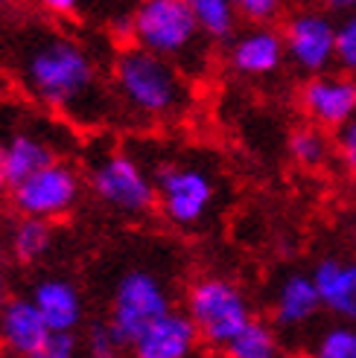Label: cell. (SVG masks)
Listing matches in <instances>:
<instances>
[{
	"label": "cell",
	"mask_w": 356,
	"mask_h": 358,
	"mask_svg": "<svg viewBox=\"0 0 356 358\" xmlns=\"http://www.w3.org/2000/svg\"><path fill=\"white\" fill-rule=\"evenodd\" d=\"M18 76L41 108L76 129H97L120 114L111 79L102 73L94 52L70 35L47 32L27 44Z\"/></svg>",
	"instance_id": "cell-1"
},
{
	"label": "cell",
	"mask_w": 356,
	"mask_h": 358,
	"mask_svg": "<svg viewBox=\"0 0 356 358\" xmlns=\"http://www.w3.org/2000/svg\"><path fill=\"white\" fill-rule=\"evenodd\" d=\"M109 79L117 111L140 125H167L190 111L187 73L175 62L137 44H123L114 52Z\"/></svg>",
	"instance_id": "cell-2"
},
{
	"label": "cell",
	"mask_w": 356,
	"mask_h": 358,
	"mask_svg": "<svg viewBox=\"0 0 356 358\" xmlns=\"http://www.w3.org/2000/svg\"><path fill=\"white\" fill-rule=\"evenodd\" d=\"M210 41L184 0H137L132 6V44L175 62L184 73L205 64Z\"/></svg>",
	"instance_id": "cell-3"
},
{
	"label": "cell",
	"mask_w": 356,
	"mask_h": 358,
	"mask_svg": "<svg viewBox=\"0 0 356 358\" xmlns=\"http://www.w3.org/2000/svg\"><path fill=\"white\" fill-rule=\"evenodd\" d=\"M88 184H91L94 199L117 216L140 219L158 207V192L149 166L137 155L123 152L117 146L91 155Z\"/></svg>",
	"instance_id": "cell-4"
},
{
	"label": "cell",
	"mask_w": 356,
	"mask_h": 358,
	"mask_svg": "<svg viewBox=\"0 0 356 358\" xmlns=\"http://www.w3.org/2000/svg\"><path fill=\"white\" fill-rule=\"evenodd\" d=\"M155 192H158V213L178 230L199 227L213 204H217V181L213 175L187 160H155L149 164Z\"/></svg>",
	"instance_id": "cell-5"
},
{
	"label": "cell",
	"mask_w": 356,
	"mask_h": 358,
	"mask_svg": "<svg viewBox=\"0 0 356 358\" xmlns=\"http://www.w3.org/2000/svg\"><path fill=\"white\" fill-rule=\"evenodd\" d=\"M172 306V292L167 280L146 265H132L126 268L111 285L109 292V315L105 320L135 344L155 320L170 315Z\"/></svg>",
	"instance_id": "cell-6"
},
{
	"label": "cell",
	"mask_w": 356,
	"mask_h": 358,
	"mask_svg": "<svg viewBox=\"0 0 356 358\" xmlns=\"http://www.w3.org/2000/svg\"><path fill=\"white\" fill-rule=\"evenodd\" d=\"M184 312L199 329L202 344L222 350L254 320L245 292L228 277H202L187 289Z\"/></svg>",
	"instance_id": "cell-7"
},
{
	"label": "cell",
	"mask_w": 356,
	"mask_h": 358,
	"mask_svg": "<svg viewBox=\"0 0 356 358\" xmlns=\"http://www.w3.org/2000/svg\"><path fill=\"white\" fill-rule=\"evenodd\" d=\"M79 195H82L79 169L59 157L56 164H50L35 175L24 178L21 184H15L9 189V201L21 216L59 222L79 204Z\"/></svg>",
	"instance_id": "cell-8"
},
{
	"label": "cell",
	"mask_w": 356,
	"mask_h": 358,
	"mask_svg": "<svg viewBox=\"0 0 356 358\" xmlns=\"http://www.w3.org/2000/svg\"><path fill=\"white\" fill-rule=\"evenodd\" d=\"M287 44V62L304 76L324 73L336 64V21L327 9H298L280 27Z\"/></svg>",
	"instance_id": "cell-9"
},
{
	"label": "cell",
	"mask_w": 356,
	"mask_h": 358,
	"mask_svg": "<svg viewBox=\"0 0 356 358\" xmlns=\"http://www.w3.org/2000/svg\"><path fill=\"white\" fill-rule=\"evenodd\" d=\"M298 108L307 122L336 134L356 117V76L345 70H324L307 76L298 87Z\"/></svg>",
	"instance_id": "cell-10"
},
{
	"label": "cell",
	"mask_w": 356,
	"mask_h": 358,
	"mask_svg": "<svg viewBox=\"0 0 356 358\" xmlns=\"http://www.w3.org/2000/svg\"><path fill=\"white\" fill-rule=\"evenodd\" d=\"M283 62H287L283 32L272 24H252L228 44V67L245 79L272 76L283 67Z\"/></svg>",
	"instance_id": "cell-11"
},
{
	"label": "cell",
	"mask_w": 356,
	"mask_h": 358,
	"mask_svg": "<svg viewBox=\"0 0 356 358\" xmlns=\"http://www.w3.org/2000/svg\"><path fill=\"white\" fill-rule=\"evenodd\" d=\"M53 329L32 297H12L0 312V347L15 358H32L39 352Z\"/></svg>",
	"instance_id": "cell-12"
},
{
	"label": "cell",
	"mask_w": 356,
	"mask_h": 358,
	"mask_svg": "<svg viewBox=\"0 0 356 358\" xmlns=\"http://www.w3.org/2000/svg\"><path fill=\"white\" fill-rule=\"evenodd\" d=\"M199 341V329L190 315L172 309L132 344V358H190Z\"/></svg>",
	"instance_id": "cell-13"
},
{
	"label": "cell",
	"mask_w": 356,
	"mask_h": 358,
	"mask_svg": "<svg viewBox=\"0 0 356 358\" xmlns=\"http://www.w3.org/2000/svg\"><path fill=\"white\" fill-rule=\"evenodd\" d=\"M53 332H76L85 320L82 292L64 277H44L29 294Z\"/></svg>",
	"instance_id": "cell-14"
},
{
	"label": "cell",
	"mask_w": 356,
	"mask_h": 358,
	"mask_svg": "<svg viewBox=\"0 0 356 358\" xmlns=\"http://www.w3.org/2000/svg\"><path fill=\"white\" fill-rule=\"evenodd\" d=\"M313 280L330 315L356 324V259L324 257L313 268Z\"/></svg>",
	"instance_id": "cell-15"
},
{
	"label": "cell",
	"mask_w": 356,
	"mask_h": 358,
	"mask_svg": "<svg viewBox=\"0 0 356 358\" xmlns=\"http://www.w3.org/2000/svg\"><path fill=\"white\" fill-rule=\"evenodd\" d=\"M322 309H324V303H322V294H318L313 274H287L278 282L275 300H272V317L278 327L298 329L310 324Z\"/></svg>",
	"instance_id": "cell-16"
},
{
	"label": "cell",
	"mask_w": 356,
	"mask_h": 358,
	"mask_svg": "<svg viewBox=\"0 0 356 358\" xmlns=\"http://www.w3.org/2000/svg\"><path fill=\"white\" fill-rule=\"evenodd\" d=\"M62 157L59 143L47 137L41 129H18L6 140V169H9V184H21L24 178L35 175L39 169L56 164Z\"/></svg>",
	"instance_id": "cell-17"
},
{
	"label": "cell",
	"mask_w": 356,
	"mask_h": 358,
	"mask_svg": "<svg viewBox=\"0 0 356 358\" xmlns=\"http://www.w3.org/2000/svg\"><path fill=\"white\" fill-rule=\"evenodd\" d=\"M287 149H289V157L301 169H322L336 155V140L322 125L304 122V125H298V129H292Z\"/></svg>",
	"instance_id": "cell-18"
},
{
	"label": "cell",
	"mask_w": 356,
	"mask_h": 358,
	"mask_svg": "<svg viewBox=\"0 0 356 358\" xmlns=\"http://www.w3.org/2000/svg\"><path fill=\"white\" fill-rule=\"evenodd\" d=\"M53 245V222L47 219H32V216H21L12 227V236H9V248H12V257L18 262H39Z\"/></svg>",
	"instance_id": "cell-19"
},
{
	"label": "cell",
	"mask_w": 356,
	"mask_h": 358,
	"mask_svg": "<svg viewBox=\"0 0 356 358\" xmlns=\"http://www.w3.org/2000/svg\"><path fill=\"white\" fill-rule=\"evenodd\" d=\"M225 358H283L278 332L263 324V320H252L242 332H237L231 341L222 347Z\"/></svg>",
	"instance_id": "cell-20"
},
{
	"label": "cell",
	"mask_w": 356,
	"mask_h": 358,
	"mask_svg": "<svg viewBox=\"0 0 356 358\" xmlns=\"http://www.w3.org/2000/svg\"><path fill=\"white\" fill-rule=\"evenodd\" d=\"M193 9L196 21H199L202 32L210 41H231L237 32L240 12L234 6V0H184Z\"/></svg>",
	"instance_id": "cell-21"
},
{
	"label": "cell",
	"mask_w": 356,
	"mask_h": 358,
	"mask_svg": "<svg viewBox=\"0 0 356 358\" xmlns=\"http://www.w3.org/2000/svg\"><path fill=\"white\" fill-rule=\"evenodd\" d=\"M82 352H85V358H132V344L109 320H97V324L88 327Z\"/></svg>",
	"instance_id": "cell-22"
},
{
	"label": "cell",
	"mask_w": 356,
	"mask_h": 358,
	"mask_svg": "<svg viewBox=\"0 0 356 358\" xmlns=\"http://www.w3.org/2000/svg\"><path fill=\"white\" fill-rule=\"evenodd\" d=\"M307 358H356V327L348 320L327 327L313 341Z\"/></svg>",
	"instance_id": "cell-23"
},
{
	"label": "cell",
	"mask_w": 356,
	"mask_h": 358,
	"mask_svg": "<svg viewBox=\"0 0 356 358\" xmlns=\"http://www.w3.org/2000/svg\"><path fill=\"white\" fill-rule=\"evenodd\" d=\"M336 64L356 76V9L345 12V17L336 24Z\"/></svg>",
	"instance_id": "cell-24"
},
{
	"label": "cell",
	"mask_w": 356,
	"mask_h": 358,
	"mask_svg": "<svg viewBox=\"0 0 356 358\" xmlns=\"http://www.w3.org/2000/svg\"><path fill=\"white\" fill-rule=\"evenodd\" d=\"M234 6L248 24H275L287 9V0H234Z\"/></svg>",
	"instance_id": "cell-25"
},
{
	"label": "cell",
	"mask_w": 356,
	"mask_h": 358,
	"mask_svg": "<svg viewBox=\"0 0 356 358\" xmlns=\"http://www.w3.org/2000/svg\"><path fill=\"white\" fill-rule=\"evenodd\" d=\"M32 358H85L76 332H53Z\"/></svg>",
	"instance_id": "cell-26"
},
{
	"label": "cell",
	"mask_w": 356,
	"mask_h": 358,
	"mask_svg": "<svg viewBox=\"0 0 356 358\" xmlns=\"http://www.w3.org/2000/svg\"><path fill=\"white\" fill-rule=\"evenodd\" d=\"M336 157L350 178H356V117L336 131Z\"/></svg>",
	"instance_id": "cell-27"
},
{
	"label": "cell",
	"mask_w": 356,
	"mask_h": 358,
	"mask_svg": "<svg viewBox=\"0 0 356 358\" xmlns=\"http://www.w3.org/2000/svg\"><path fill=\"white\" fill-rule=\"evenodd\" d=\"M44 12L56 15V17H76L82 12V3L85 0H35Z\"/></svg>",
	"instance_id": "cell-28"
},
{
	"label": "cell",
	"mask_w": 356,
	"mask_h": 358,
	"mask_svg": "<svg viewBox=\"0 0 356 358\" xmlns=\"http://www.w3.org/2000/svg\"><path fill=\"white\" fill-rule=\"evenodd\" d=\"M12 184H9V169H6V143L0 140V199L9 195Z\"/></svg>",
	"instance_id": "cell-29"
},
{
	"label": "cell",
	"mask_w": 356,
	"mask_h": 358,
	"mask_svg": "<svg viewBox=\"0 0 356 358\" xmlns=\"http://www.w3.org/2000/svg\"><path fill=\"white\" fill-rule=\"evenodd\" d=\"M327 12L333 15H345V12H353L356 9V0H318Z\"/></svg>",
	"instance_id": "cell-30"
},
{
	"label": "cell",
	"mask_w": 356,
	"mask_h": 358,
	"mask_svg": "<svg viewBox=\"0 0 356 358\" xmlns=\"http://www.w3.org/2000/svg\"><path fill=\"white\" fill-rule=\"evenodd\" d=\"M6 282H4V274H0V312H4V306H6Z\"/></svg>",
	"instance_id": "cell-31"
},
{
	"label": "cell",
	"mask_w": 356,
	"mask_h": 358,
	"mask_svg": "<svg viewBox=\"0 0 356 358\" xmlns=\"http://www.w3.org/2000/svg\"><path fill=\"white\" fill-rule=\"evenodd\" d=\"M353 242H356V236H353Z\"/></svg>",
	"instance_id": "cell-32"
}]
</instances>
